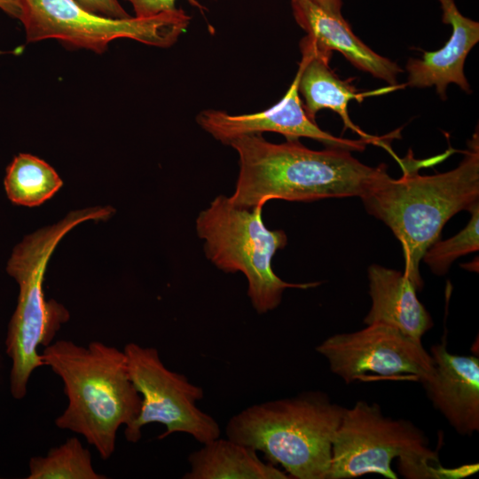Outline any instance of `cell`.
Returning a JSON list of instances; mask_svg holds the SVG:
<instances>
[{
	"instance_id": "1",
	"label": "cell",
	"mask_w": 479,
	"mask_h": 479,
	"mask_svg": "<svg viewBox=\"0 0 479 479\" xmlns=\"http://www.w3.org/2000/svg\"><path fill=\"white\" fill-rule=\"evenodd\" d=\"M239 156L235 191L229 197L240 208L263 207L274 199L311 201L325 198L362 197L387 172L370 167L350 151L307 148L299 139L271 143L262 134L240 136L229 143Z\"/></svg>"
},
{
	"instance_id": "2",
	"label": "cell",
	"mask_w": 479,
	"mask_h": 479,
	"mask_svg": "<svg viewBox=\"0 0 479 479\" xmlns=\"http://www.w3.org/2000/svg\"><path fill=\"white\" fill-rule=\"evenodd\" d=\"M399 162V178L387 174L360 198L367 212L388 225L400 241L404 274L418 290L423 285L419 265L427 249L439 240L452 216L478 203V132L467 142L459 166L450 171L422 176L418 172L421 161L411 152Z\"/></svg>"
},
{
	"instance_id": "3",
	"label": "cell",
	"mask_w": 479,
	"mask_h": 479,
	"mask_svg": "<svg viewBox=\"0 0 479 479\" xmlns=\"http://www.w3.org/2000/svg\"><path fill=\"white\" fill-rule=\"evenodd\" d=\"M41 358L61 379L67 398L56 427L82 436L102 459H108L119 428L132 425L142 403L123 350L98 341L81 346L59 340L44 347Z\"/></svg>"
},
{
	"instance_id": "4",
	"label": "cell",
	"mask_w": 479,
	"mask_h": 479,
	"mask_svg": "<svg viewBox=\"0 0 479 479\" xmlns=\"http://www.w3.org/2000/svg\"><path fill=\"white\" fill-rule=\"evenodd\" d=\"M344 407L320 390L252 404L233 415L226 437L263 453L290 478L326 479Z\"/></svg>"
},
{
	"instance_id": "5",
	"label": "cell",
	"mask_w": 479,
	"mask_h": 479,
	"mask_svg": "<svg viewBox=\"0 0 479 479\" xmlns=\"http://www.w3.org/2000/svg\"><path fill=\"white\" fill-rule=\"evenodd\" d=\"M112 207H93L70 212L59 223L29 234L12 253L6 271L19 285L16 309L10 319L5 352L12 361L10 392L23 399L34 371L43 366L39 347L50 345L69 312L54 299L46 300L43 279L49 259L61 239L76 225L108 219Z\"/></svg>"
},
{
	"instance_id": "6",
	"label": "cell",
	"mask_w": 479,
	"mask_h": 479,
	"mask_svg": "<svg viewBox=\"0 0 479 479\" xmlns=\"http://www.w3.org/2000/svg\"><path fill=\"white\" fill-rule=\"evenodd\" d=\"M263 208H240L229 197L216 196L196 218V232L207 257L220 270L240 271L247 280V295L259 314L276 309L287 288L308 289L318 282L288 283L272 270L271 260L287 243L283 231L269 230Z\"/></svg>"
},
{
	"instance_id": "7",
	"label": "cell",
	"mask_w": 479,
	"mask_h": 479,
	"mask_svg": "<svg viewBox=\"0 0 479 479\" xmlns=\"http://www.w3.org/2000/svg\"><path fill=\"white\" fill-rule=\"evenodd\" d=\"M396 458L399 459L401 474L407 478L446 475L421 429L408 420L386 416L376 403L359 400L344 409L333 439L326 479H350L368 474L397 479L391 467Z\"/></svg>"
},
{
	"instance_id": "8",
	"label": "cell",
	"mask_w": 479,
	"mask_h": 479,
	"mask_svg": "<svg viewBox=\"0 0 479 479\" xmlns=\"http://www.w3.org/2000/svg\"><path fill=\"white\" fill-rule=\"evenodd\" d=\"M20 7L27 42L56 39L97 53L119 38L170 47L191 20L182 9L150 18L114 19L91 12L75 0H20Z\"/></svg>"
},
{
	"instance_id": "9",
	"label": "cell",
	"mask_w": 479,
	"mask_h": 479,
	"mask_svg": "<svg viewBox=\"0 0 479 479\" xmlns=\"http://www.w3.org/2000/svg\"><path fill=\"white\" fill-rule=\"evenodd\" d=\"M123 352L130 379L142 398L138 416L124 431L128 442H138L143 427L150 423L166 428L159 439L185 433L205 444L220 436L217 421L197 406L204 397L201 387L166 367L154 347L129 342Z\"/></svg>"
},
{
	"instance_id": "10",
	"label": "cell",
	"mask_w": 479,
	"mask_h": 479,
	"mask_svg": "<svg viewBox=\"0 0 479 479\" xmlns=\"http://www.w3.org/2000/svg\"><path fill=\"white\" fill-rule=\"evenodd\" d=\"M334 334L316 347L332 373L346 384L356 381H406L422 383L434 370L429 352L392 326L375 323Z\"/></svg>"
},
{
	"instance_id": "11",
	"label": "cell",
	"mask_w": 479,
	"mask_h": 479,
	"mask_svg": "<svg viewBox=\"0 0 479 479\" xmlns=\"http://www.w3.org/2000/svg\"><path fill=\"white\" fill-rule=\"evenodd\" d=\"M198 124L214 138L229 145L243 135L275 132L285 136L287 140L309 137L327 147L349 151H363L366 139H346L335 137L321 130L306 114L298 90L296 73L284 97L271 107L253 114H230L224 111L208 109L196 117Z\"/></svg>"
},
{
	"instance_id": "12",
	"label": "cell",
	"mask_w": 479,
	"mask_h": 479,
	"mask_svg": "<svg viewBox=\"0 0 479 479\" xmlns=\"http://www.w3.org/2000/svg\"><path fill=\"white\" fill-rule=\"evenodd\" d=\"M434 370L421 385L432 405L461 436L479 430V358L451 353L447 341L430 348Z\"/></svg>"
},
{
	"instance_id": "13",
	"label": "cell",
	"mask_w": 479,
	"mask_h": 479,
	"mask_svg": "<svg viewBox=\"0 0 479 479\" xmlns=\"http://www.w3.org/2000/svg\"><path fill=\"white\" fill-rule=\"evenodd\" d=\"M294 17L298 25L322 50L341 52L355 67L383 80L392 87L398 85L403 72L394 61L381 56L365 44L351 30L342 15L312 0H290Z\"/></svg>"
},
{
	"instance_id": "14",
	"label": "cell",
	"mask_w": 479,
	"mask_h": 479,
	"mask_svg": "<svg viewBox=\"0 0 479 479\" xmlns=\"http://www.w3.org/2000/svg\"><path fill=\"white\" fill-rule=\"evenodd\" d=\"M443 11V22L450 24L452 31L444 47L425 51L420 59H410L406 64L407 85L413 88L435 86L442 99L446 89L455 83L467 93L470 85L464 74V64L471 49L479 41V23L463 16L454 0H438Z\"/></svg>"
},
{
	"instance_id": "15",
	"label": "cell",
	"mask_w": 479,
	"mask_h": 479,
	"mask_svg": "<svg viewBox=\"0 0 479 479\" xmlns=\"http://www.w3.org/2000/svg\"><path fill=\"white\" fill-rule=\"evenodd\" d=\"M302 59L299 64L298 90L304 98L303 108L307 115L315 121L318 111L328 108L340 115L345 128L350 129L363 139L370 140L373 144L386 146L384 138L371 136L356 126L348 113L349 100L362 102L365 97L381 94L391 89L390 87L372 92L359 93L349 81H343L330 68L331 53L320 49L313 40L305 36L300 43Z\"/></svg>"
},
{
	"instance_id": "16",
	"label": "cell",
	"mask_w": 479,
	"mask_h": 479,
	"mask_svg": "<svg viewBox=\"0 0 479 479\" xmlns=\"http://www.w3.org/2000/svg\"><path fill=\"white\" fill-rule=\"evenodd\" d=\"M368 279L372 306L364 323L384 324L421 342L434 323L412 281L404 273L378 264L368 268Z\"/></svg>"
},
{
	"instance_id": "17",
	"label": "cell",
	"mask_w": 479,
	"mask_h": 479,
	"mask_svg": "<svg viewBox=\"0 0 479 479\" xmlns=\"http://www.w3.org/2000/svg\"><path fill=\"white\" fill-rule=\"evenodd\" d=\"M189 454L190 470L184 479H288L289 475L258 452L228 437L220 436Z\"/></svg>"
},
{
	"instance_id": "18",
	"label": "cell",
	"mask_w": 479,
	"mask_h": 479,
	"mask_svg": "<svg viewBox=\"0 0 479 479\" xmlns=\"http://www.w3.org/2000/svg\"><path fill=\"white\" fill-rule=\"evenodd\" d=\"M4 185L12 203L35 207L51 198L63 182L44 161L28 153H20L7 167Z\"/></svg>"
},
{
	"instance_id": "19",
	"label": "cell",
	"mask_w": 479,
	"mask_h": 479,
	"mask_svg": "<svg viewBox=\"0 0 479 479\" xmlns=\"http://www.w3.org/2000/svg\"><path fill=\"white\" fill-rule=\"evenodd\" d=\"M27 479H105L92 465L90 452L76 436L49 450L45 456H34L28 463Z\"/></svg>"
},
{
	"instance_id": "20",
	"label": "cell",
	"mask_w": 479,
	"mask_h": 479,
	"mask_svg": "<svg viewBox=\"0 0 479 479\" xmlns=\"http://www.w3.org/2000/svg\"><path fill=\"white\" fill-rule=\"evenodd\" d=\"M471 219L458 234L446 240H436L425 252L422 259L436 275H444L458 257L479 248V203L469 210Z\"/></svg>"
},
{
	"instance_id": "21",
	"label": "cell",
	"mask_w": 479,
	"mask_h": 479,
	"mask_svg": "<svg viewBox=\"0 0 479 479\" xmlns=\"http://www.w3.org/2000/svg\"><path fill=\"white\" fill-rule=\"evenodd\" d=\"M134 10L137 18H150L163 12L177 11L176 0H127ZM192 4L201 6L195 0H189Z\"/></svg>"
},
{
	"instance_id": "22",
	"label": "cell",
	"mask_w": 479,
	"mask_h": 479,
	"mask_svg": "<svg viewBox=\"0 0 479 479\" xmlns=\"http://www.w3.org/2000/svg\"><path fill=\"white\" fill-rule=\"evenodd\" d=\"M84 9L109 18L127 19L130 15L119 4L118 0H75Z\"/></svg>"
},
{
	"instance_id": "23",
	"label": "cell",
	"mask_w": 479,
	"mask_h": 479,
	"mask_svg": "<svg viewBox=\"0 0 479 479\" xmlns=\"http://www.w3.org/2000/svg\"><path fill=\"white\" fill-rule=\"evenodd\" d=\"M0 9L12 18H20V0H0Z\"/></svg>"
},
{
	"instance_id": "24",
	"label": "cell",
	"mask_w": 479,
	"mask_h": 479,
	"mask_svg": "<svg viewBox=\"0 0 479 479\" xmlns=\"http://www.w3.org/2000/svg\"><path fill=\"white\" fill-rule=\"evenodd\" d=\"M312 1L327 9L342 12V0H312Z\"/></svg>"
}]
</instances>
